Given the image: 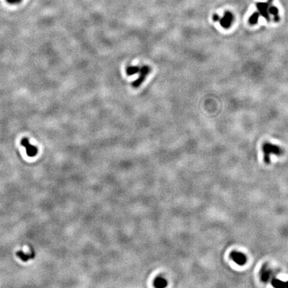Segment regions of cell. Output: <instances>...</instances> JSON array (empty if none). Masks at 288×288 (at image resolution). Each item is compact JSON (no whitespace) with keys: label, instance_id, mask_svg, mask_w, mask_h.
Returning a JSON list of instances; mask_svg holds the SVG:
<instances>
[{"label":"cell","instance_id":"6da1fadb","mask_svg":"<svg viewBox=\"0 0 288 288\" xmlns=\"http://www.w3.org/2000/svg\"><path fill=\"white\" fill-rule=\"evenodd\" d=\"M263 151L264 153V161L266 164H269L270 162V154H273L277 155H281L283 153L280 147L270 143H265L264 145Z\"/></svg>","mask_w":288,"mask_h":288},{"label":"cell","instance_id":"7a4b0ae2","mask_svg":"<svg viewBox=\"0 0 288 288\" xmlns=\"http://www.w3.org/2000/svg\"><path fill=\"white\" fill-rule=\"evenodd\" d=\"M150 71H151L150 67L148 65H144V66L140 67V70L139 72V76L137 80L132 83V87L134 88L139 87L141 83L145 81V77H147V76L148 75Z\"/></svg>","mask_w":288,"mask_h":288},{"label":"cell","instance_id":"3957f363","mask_svg":"<svg viewBox=\"0 0 288 288\" xmlns=\"http://www.w3.org/2000/svg\"><path fill=\"white\" fill-rule=\"evenodd\" d=\"M230 258L235 263H236L239 265H243L247 262L246 256L243 254L238 252V251H232L230 254Z\"/></svg>","mask_w":288,"mask_h":288},{"label":"cell","instance_id":"277c9868","mask_svg":"<svg viewBox=\"0 0 288 288\" xmlns=\"http://www.w3.org/2000/svg\"><path fill=\"white\" fill-rule=\"evenodd\" d=\"M21 145H22L25 148L26 153H27L28 156L34 157L37 154L38 151V148L35 147V146L31 145L29 144L28 138H24L22 141H21Z\"/></svg>","mask_w":288,"mask_h":288},{"label":"cell","instance_id":"5b68a950","mask_svg":"<svg viewBox=\"0 0 288 288\" xmlns=\"http://www.w3.org/2000/svg\"><path fill=\"white\" fill-rule=\"evenodd\" d=\"M233 20V15L229 12H226L223 15V17L219 19V23H220L222 28L225 29H228L230 28Z\"/></svg>","mask_w":288,"mask_h":288},{"label":"cell","instance_id":"8992f818","mask_svg":"<svg viewBox=\"0 0 288 288\" xmlns=\"http://www.w3.org/2000/svg\"><path fill=\"white\" fill-rule=\"evenodd\" d=\"M256 7L259 11L261 16H263L266 20H270L269 16V4L268 3H258L256 4Z\"/></svg>","mask_w":288,"mask_h":288},{"label":"cell","instance_id":"52a82bcc","mask_svg":"<svg viewBox=\"0 0 288 288\" xmlns=\"http://www.w3.org/2000/svg\"><path fill=\"white\" fill-rule=\"evenodd\" d=\"M271 275V271L269 269V268L267 265H264L262 268L260 272V277L261 280L264 282L268 281Z\"/></svg>","mask_w":288,"mask_h":288},{"label":"cell","instance_id":"ba28073f","mask_svg":"<svg viewBox=\"0 0 288 288\" xmlns=\"http://www.w3.org/2000/svg\"><path fill=\"white\" fill-rule=\"evenodd\" d=\"M17 255L18 256V257L22 259L24 261H28L29 259H32L34 258V255H35V253H34V251H33L31 253V254H25L23 251H19L17 252Z\"/></svg>","mask_w":288,"mask_h":288},{"label":"cell","instance_id":"9c48e42d","mask_svg":"<svg viewBox=\"0 0 288 288\" xmlns=\"http://www.w3.org/2000/svg\"><path fill=\"white\" fill-rule=\"evenodd\" d=\"M271 284L274 287L277 288H284L287 287L288 288V281H282L280 280L273 279L271 281Z\"/></svg>","mask_w":288,"mask_h":288},{"label":"cell","instance_id":"30bf717a","mask_svg":"<svg viewBox=\"0 0 288 288\" xmlns=\"http://www.w3.org/2000/svg\"><path fill=\"white\" fill-rule=\"evenodd\" d=\"M140 67L138 66H129L126 69V74L128 76H132L135 74H139Z\"/></svg>","mask_w":288,"mask_h":288},{"label":"cell","instance_id":"8fae6325","mask_svg":"<svg viewBox=\"0 0 288 288\" xmlns=\"http://www.w3.org/2000/svg\"><path fill=\"white\" fill-rule=\"evenodd\" d=\"M269 12L272 15H274V20L275 22H278L280 20L279 16V10L275 6H270L269 8Z\"/></svg>","mask_w":288,"mask_h":288},{"label":"cell","instance_id":"7c38bea8","mask_svg":"<svg viewBox=\"0 0 288 288\" xmlns=\"http://www.w3.org/2000/svg\"><path fill=\"white\" fill-rule=\"evenodd\" d=\"M259 17V13L258 12H255L251 15L249 19V23L251 25H255L258 23V21Z\"/></svg>","mask_w":288,"mask_h":288},{"label":"cell","instance_id":"4fadbf2b","mask_svg":"<svg viewBox=\"0 0 288 288\" xmlns=\"http://www.w3.org/2000/svg\"><path fill=\"white\" fill-rule=\"evenodd\" d=\"M219 19H220V18H219V16L217 14H214L213 15V20L214 21V22H219Z\"/></svg>","mask_w":288,"mask_h":288},{"label":"cell","instance_id":"5bb4252c","mask_svg":"<svg viewBox=\"0 0 288 288\" xmlns=\"http://www.w3.org/2000/svg\"><path fill=\"white\" fill-rule=\"evenodd\" d=\"M19 0H8V2H9V3H15V2H19Z\"/></svg>","mask_w":288,"mask_h":288},{"label":"cell","instance_id":"9a60e30c","mask_svg":"<svg viewBox=\"0 0 288 288\" xmlns=\"http://www.w3.org/2000/svg\"><path fill=\"white\" fill-rule=\"evenodd\" d=\"M271 1H273V0H269V2H271Z\"/></svg>","mask_w":288,"mask_h":288}]
</instances>
